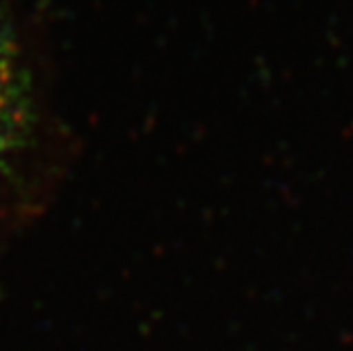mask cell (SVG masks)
<instances>
[{
    "instance_id": "6da1fadb",
    "label": "cell",
    "mask_w": 353,
    "mask_h": 351,
    "mask_svg": "<svg viewBox=\"0 0 353 351\" xmlns=\"http://www.w3.org/2000/svg\"><path fill=\"white\" fill-rule=\"evenodd\" d=\"M46 128L30 55L12 21L0 17V197L32 174Z\"/></svg>"
}]
</instances>
